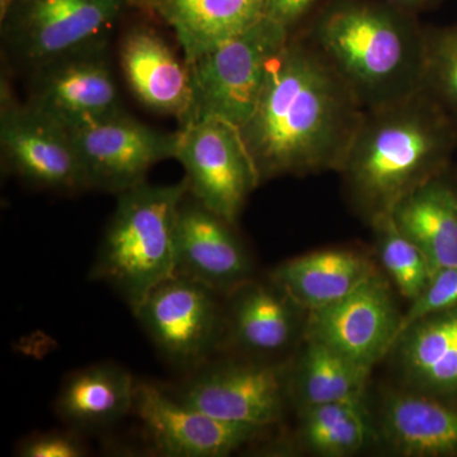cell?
<instances>
[{
	"instance_id": "obj_1",
	"label": "cell",
	"mask_w": 457,
	"mask_h": 457,
	"mask_svg": "<svg viewBox=\"0 0 457 457\" xmlns=\"http://www.w3.org/2000/svg\"><path fill=\"white\" fill-rule=\"evenodd\" d=\"M363 112L311 42L291 36L270 62L260 99L240 128L260 182L338 170Z\"/></svg>"
},
{
	"instance_id": "obj_2",
	"label": "cell",
	"mask_w": 457,
	"mask_h": 457,
	"mask_svg": "<svg viewBox=\"0 0 457 457\" xmlns=\"http://www.w3.org/2000/svg\"><path fill=\"white\" fill-rule=\"evenodd\" d=\"M456 149L457 120L420 89L365 111L338 171L353 203L372 221L449 170Z\"/></svg>"
},
{
	"instance_id": "obj_3",
	"label": "cell",
	"mask_w": 457,
	"mask_h": 457,
	"mask_svg": "<svg viewBox=\"0 0 457 457\" xmlns=\"http://www.w3.org/2000/svg\"><path fill=\"white\" fill-rule=\"evenodd\" d=\"M363 111L423 89L426 29L384 0H329L303 35Z\"/></svg>"
},
{
	"instance_id": "obj_4",
	"label": "cell",
	"mask_w": 457,
	"mask_h": 457,
	"mask_svg": "<svg viewBox=\"0 0 457 457\" xmlns=\"http://www.w3.org/2000/svg\"><path fill=\"white\" fill-rule=\"evenodd\" d=\"M185 179L174 185L144 182L117 196L90 278L102 281L137 311L146 295L176 275L174 246Z\"/></svg>"
},
{
	"instance_id": "obj_5",
	"label": "cell",
	"mask_w": 457,
	"mask_h": 457,
	"mask_svg": "<svg viewBox=\"0 0 457 457\" xmlns=\"http://www.w3.org/2000/svg\"><path fill=\"white\" fill-rule=\"evenodd\" d=\"M293 32L264 16L236 37L186 62L191 78L192 102L187 117H215L242 128L253 112L270 62Z\"/></svg>"
},
{
	"instance_id": "obj_6",
	"label": "cell",
	"mask_w": 457,
	"mask_h": 457,
	"mask_svg": "<svg viewBox=\"0 0 457 457\" xmlns=\"http://www.w3.org/2000/svg\"><path fill=\"white\" fill-rule=\"evenodd\" d=\"M130 0H16L2 22L9 55L35 71L56 57L107 44Z\"/></svg>"
},
{
	"instance_id": "obj_7",
	"label": "cell",
	"mask_w": 457,
	"mask_h": 457,
	"mask_svg": "<svg viewBox=\"0 0 457 457\" xmlns=\"http://www.w3.org/2000/svg\"><path fill=\"white\" fill-rule=\"evenodd\" d=\"M174 159L185 170L189 194L234 225L261 185L240 129L215 117L179 125Z\"/></svg>"
},
{
	"instance_id": "obj_8",
	"label": "cell",
	"mask_w": 457,
	"mask_h": 457,
	"mask_svg": "<svg viewBox=\"0 0 457 457\" xmlns=\"http://www.w3.org/2000/svg\"><path fill=\"white\" fill-rule=\"evenodd\" d=\"M218 295L174 275L153 288L134 314L165 360L195 370L206 362L227 330Z\"/></svg>"
},
{
	"instance_id": "obj_9",
	"label": "cell",
	"mask_w": 457,
	"mask_h": 457,
	"mask_svg": "<svg viewBox=\"0 0 457 457\" xmlns=\"http://www.w3.org/2000/svg\"><path fill=\"white\" fill-rule=\"evenodd\" d=\"M69 132L88 188L116 196L146 182L154 165L176 155L177 131L155 130L123 110Z\"/></svg>"
},
{
	"instance_id": "obj_10",
	"label": "cell",
	"mask_w": 457,
	"mask_h": 457,
	"mask_svg": "<svg viewBox=\"0 0 457 457\" xmlns=\"http://www.w3.org/2000/svg\"><path fill=\"white\" fill-rule=\"evenodd\" d=\"M0 147L8 170L35 187L73 194L88 189L71 132L27 102L4 77L0 84Z\"/></svg>"
},
{
	"instance_id": "obj_11",
	"label": "cell",
	"mask_w": 457,
	"mask_h": 457,
	"mask_svg": "<svg viewBox=\"0 0 457 457\" xmlns=\"http://www.w3.org/2000/svg\"><path fill=\"white\" fill-rule=\"evenodd\" d=\"M106 47L74 51L36 68L27 104L68 131L122 111Z\"/></svg>"
},
{
	"instance_id": "obj_12",
	"label": "cell",
	"mask_w": 457,
	"mask_h": 457,
	"mask_svg": "<svg viewBox=\"0 0 457 457\" xmlns=\"http://www.w3.org/2000/svg\"><path fill=\"white\" fill-rule=\"evenodd\" d=\"M286 390L287 378L282 366L209 365L206 361L174 395L216 420L264 429L281 418Z\"/></svg>"
},
{
	"instance_id": "obj_13",
	"label": "cell",
	"mask_w": 457,
	"mask_h": 457,
	"mask_svg": "<svg viewBox=\"0 0 457 457\" xmlns=\"http://www.w3.org/2000/svg\"><path fill=\"white\" fill-rule=\"evenodd\" d=\"M309 312L308 341L321 343L369 369L398 342L402 317L389 286L378 273L339 302Z\"/></svg>"
},
{
	"instance_id": "obj_14",
	"label": "cell",
	"mask_w": 457,
	"mask_h": 457,
	"mask_svg": "<svg viewBox=\"0 0 457 457\" xmlns=\"http://www.w3.org/2000/svg\"><path fill=\"white\" fill-rule=\"evenodd\" d=\"M154 447L165 457H222L253 441L263 428L216 420L174 394L137 383L134 411Z\"/></svg>"
},
{
	"instance_id": "obj_15",
	"label": "cell",
	"mask_w": 457,
	"mask_h": 457,
	"mask_svg": "<svg viewBox=\"0 0 457 457\" xmlns=\"http://www.w3.org/2000/svg\"><path fill=\"white\" fill-rule=\"evenodd\" d=\"M233 227L187 192L177 219L176 275L194 279L218 294H230L249 281L251 258Z\"/></svg>"
},
{
	"instance_id": "obj_16",
	"label": "cell",
	"mask_w": 457,
	"mask_h": 457,
	"mask_svg": "<svg viewBox=\"0 0 457 457\" xmlns=\"http://www.w3.org/2000/svg\"><path fill=\"white\" fill-rule=\"evenodd\" d=\"M129 88L143 106L185 121L192 102L191 78L168 42L149 27H134L120 45Z\"/></svg>"
},
{
	"instance_id": "obj_17",
	"label": "cell",
	"mask_w": 457,
	"mask_h": 457,
	"mask_svg": "<svg viewBox=\"0 0 457 457\" xmlns=\"http://www.w3.org/2000/svg\"><path fill=\"white\" fill-rule=\"evenodd\" d=\"M173 29L192 62L266 16L267 0H144Z\"/></svg>"
},
{
	"instance_id": "obj_18",
	"label": "cell",
	"mask_w": 457,
	"mask_h": 457,
	"mask_svg": "<svg viewBox=\"0 0 457 457\" xmlns=\"http://www.w3.org/2000/svg\"><path fill=\"white\" fill-rule=\"evenodd\" d=\"M375 273L365 255L345 249H326L279 264L270 281L295 306L312 312L339 302Z\"/></svg>"
},
{
	"instance_id": "obj_19",
	"label": "cell",
	"mask_w": 457,
	"mask_h": 457,
	"mask_svg": "<svg viewBox=\"0 0 457 457\" xmlns=\"http://www.w3.org/2000/svg\"><path fill=\"white\" fill-rule=\"evenodd\" d=\"M392 216L426 255L432 273L457 267V185L449 170L407 195Z\"/></svg>"
},
{
	"instance_id": "obj_20",
	"label": "cell",
	"mask_w": 457,
	"mask_h": 457,
	"mask_svg": "<svg viewBox=\"0 0 457 457\" xmlns=\"http://www.w3.org/2000/svg\"><path fill=\"white\" fill-rule=\"evenodd\" d=\"M137 381L128 370L98 363L66 378L55 400L60 420L74 431H98L134 411Z\"/></svg>"
},
{
	"instance_id": "obj_21",
	"label": "cell",
	"mask_w": 457,
	"mask_h": 457,
	"mask_svg": "<svg viewBox=\"0 0 457 457\" xmlns=\"http://www.w3.org/2000/svg\"><path fill=\"white\" fill-rule=\"evenodd\" d=\"M230 295L225 321L239 347L257 354L276 353L287 347L295 332V303L278 286L246 281Z\"/></svg>"
},
{
	"instance_id": "obj_22",
	"label": "cell",
	"mask_w": 457,
	"mask_h": 457,
	"mask_svg": "<svg viewBox=\"0 0 457 457\" xmlns=\"http://www.w3.org/2000/svg\"><path fill=\"white\" fill-rule=\"evenodd\" d=\"M383 425L387 440L402 455L457 453V411L428 396H392L385 405Z\"/></svg>"
},
{
	"instance_id": "obj_23",
	"label": "cell",
	"mask_w": 457,
	"mask_h": 457,
	"mask_svg": "<svg viewBox=\"0 0 457 457\" xmlns=\"http://www.w3.org/2000/svg\"><path fill=\"white\" fill-rule=\"evenodd\" d=\"M398 343L411 383L435 395L457 396V308L418 321Z\"/></svg>"
},
{
	"instance_id": "obj_24",
	"label": "cell",
	"mask_w": 457,
	"mask_h": 457,
	"mask_svg": "<svg viewBox=\"0 0 457 457\" xmlns=\"http://www.w3.org/2000/svg\"><path fill=\"white\" fill-rule=\"evenodd\" d=\"M371 369L321 343L309 341L297 376L305 407L327 403H361Z\"/></svg>"
},
{
	"instance_id": "obj_25",
	"label": "cell",
	"mask_w": 457,
	"mask_h": 457,
	"mask_svg": "<svg viewBox=\"0 0 457 457\" xmlns=\"http://www.w3.org/2000/svg\"><path fill=\"white\" fill-rule=\"evenodd\" d=\"M302 433L320 455L345 456L366 444L370 429L361 403H327L305 407Z\"/></svg>"
},
{
	"instance_id": "obj_26",
	"label": "cell",
	"mask_w": 457,
	"mask_h": 457,
	"mask_svg": "<svg viewBox=\"0 0 457 457\" xmlns=\"http://www.w3.org/2000/svg\"><path fill=\"white\" fill-rule=\"evenodd\" d=\"M371 222L385 270L399 293L413 302L433 276L426 255L400 230L392 213L378 216Z\"/></svg>"
},
{
	"instance_id": "obj_27",
	"label": "cell",
	"mask_w": 457,
	"mask_h": 457,
	"mask_svg": "<svg viewBox=\"0 0 457 457\" xmlns=\"http://www.w3.org/2000/svg\"><path fill=\"white\" fill-rule=\"evenodd\" d=\"M423 89L457 120V25L426 29Z\"/></svg>"
},
{
	"instance_id": "obj_28",
	"label": "cell",
	"mask_w": 457,
	"mask_h": 457,
	"mask_svg": "<svg viewBox=\"0 0 457 457\" xmlns=\"http://www.w3.org/2000/svg\"><path fill=\"white\" fill-rule=\"evenodd\" d=\"M456 308L457 267L437 270L433 273L422 294L411 302L407 314L400 319L398 341L400 337L418 321Z\"/></svg>"
},
{
	"instance_id": "obj_29",
	"label": "cell",
	"mask_w": 457,
	"mask_h": 457,
	"mask_svg": "<svg viewBox=\"0 0 457 457\" xmlns=\"http://www.w3.org/2000/svg\"><path fill=\"white\" fill-rule=\"evenodd\" d=\"M21 457H82L87 450L77 431H47L29 435L17 447Z\"/></svg>"
},
{
	"instance_id": "obj_30",
	"label": "cell",
	"mask_w": 457,
	"mask_h": 457,
	"mask_svg": "<svg viewBox=\"0 0 457 457\" xmlns=\"http://www.w3.org/2000/svg\"><path fill=\"white\" fill-rule=\"evenodd\" d=\"M315 3L317 0H267L266 16L293 32L295 27L308 16Z\"/></svg>"
},
{
	"instance_id": "obj_31",
	"label": "cell",
	"mask_w": 457,
	"mask_h": 457,
	"mask_svg": "<svg viewBox=\"0 0 457 457\" xmlns=\"http://www.w3.org/2000/svg\"><path fill=\"white\" fill-rule=\"evenodd\" d=\"M384 2L390 3V4L395 5V7L404 9V11L416 14L417 12L432 8L433 5L440 3L441 0H384Z\"/></svg>"
},
{
	"instance_id": "obj_32",
	"label": "cell",
	"mask_w": 457,
	"mask_h": 457,
	"mask_svg": "<svg viewBox=\"0 0 457 457\" xmlns=\"http://www.w3.org/2000/svg\"><path fill=\"white\" fill-rule=\"evenodd\" d=\"M16 0H0V22L7 18L9 12L13 7Z\"/></svg>"
}]
</instances>
